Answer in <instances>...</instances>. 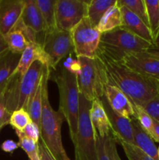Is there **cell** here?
Here are the masks:
<instances>
[{"instance_id": "44", "label": "cell", "mask_w": 159, "mask_h": 160, "mask_svg": "<svg viewBox=\"0 0 159 160\" xmlns=\"http://www.w3.org/2000/svg\"><path fill=\"white\" fill-rule=\"evenodd\" d=\"M2 128H3V127H1V128H0V132H1V131H2Z\"/></svg>"}, {"instance_id": "9", "label": "cell", "mask_w": 159, "mask_h": 160, "mask_svg": "<svg viewBox=\"0 0 159 160\" xmlns=\"http://www.w3.org/2000/svg\"><path fill=\"white\" fill-rule=\"evenodd\" d=\"M41 46L49 59L51 70H55L63 58L74 52L71 33L58 28L45 33Z\"/></svg>"}, {"instance_id": "37", "label": "cell", "mask_w": 159, "mask_h": 160, "mask_svg": "<svg viewBox=\"0 0 159 160\" xmlns=\"http://www.w3.org/2000/svg\"><path fill=\"white\" fill-rule=\"evenodd\" d=\"M38 156L40 160H56L42 141L38 142Z\"/></svg>"}, {"instance_id": "22", "label": "cell", "mask_w": 159, "mask_h": 160, "mask_svg": "<svg viewBox=\"0 0 159 160\" xmlns=\"http://www.w3.org/2000/svg\"><path fill=\"white\" fill-rule=\"evenodd\" d=\"M121 26V11H120L119 5L118 4V0H117V2L104 13L96 28L102 34V33L112 31Z\"/></svg>"}, {"instance_id": "27", "label": "cell", "mask_w": 159, "mask_h": 160, "mask_svg": "<svg viewBox=\"0 0 159 160\" xmlns=\"http://www.w3.org/2000/svg\"><path fill=\"white\" fill-rule=\"evenodd\" d=\"M118 3L133 12L149 28L144 0H118Z\"/></svg>"}, {"instance_id": "35", "label": "cell", "mask_w": 159, "mask_h": 160, "mask_svg": "<svg viewBox=\"0 0 159 160\" xmlns=\"http://www.w3.org/2000/svg\"><path fill=\"white\" fill-rule=\"evenodd\" d=\"M11 114L8 112L6 107L2 94H0V128L6 127L9 124V120Z\"/></svg>"}, {"instance_id": "23", "label": "cell", "mask_w": 159, "mask_h": 160, "mask_svg": "<svg viewBox=\"0 0 159 160\" xmlns=\"http://www.w3.org/2000/svg\"><path fill=\"white\" fill-rule=\"evenodd\" d=\"M2 37L9 51L16 54H22L30 43L23 31L17 28H13Z\"/></svg>"}, {"instance_id": "16", "label": "cell", "mask_w": 159, "mask_h": 160, "mask_svg": "<svg viewBox=\"0 0 159 160\" xmlns=\"http://www.w3.org/2000/svg\"><path fill=\"white\" fill-rule=\"evenodd\" d=\"M119 7L121 11L122 27L140 37V38L151 42V44L154 43L149 28L137 15H135L127 8L121 5H119Z\"/></svg>"}, {"instance_id": "43", "label": "cell", "mask_w": 159, "mask_h": 160, "mask_svg": "<svg viewBox=\"0 0 159 160\" xmlns=\"http://www.w3.org/2000/svg\"><path fill=\"white\" fill-rule=\"evenodd\" d=\"M34 160H40V159H39V156L37 158H36V159H34Z\"/></svg>"}, {"instance_id": "34", "label": "cell", "mask_w": 159, "mask_h": 160, "mask_svg": "<svg viewBox=\"0 0 159 160\" xmlns=\"http://www.w3.org/2000/svg\"><path fill=\"white\" fill-rule=\"evenodd\" d=\"M23 132L24 133L25 135L28 137L29 138L32 139L35 142H39V139L41 138V132H40V128L37 126L36 123L34 122L30 123L23 130Z\"/></svg>"}, {"instance_id": "30", "label": "cell", "mask_w": 159, "mask_h": 160, "mask_svg": "<svg viewBox=\"0 0 159 160\" xmlns=\"http://www.w3.org/2000/svg\"><path fill=\"white\" fill-rule=\"evenodd\" d=\"M116 143H118L123 147L128 160H154L135 145L126 143L123 141H116Z\"/></svg>"}, {"instance_id": "15", "label": "cell", "mask_w": 159, "mask_h": 160, "mask_svg": "<svg viewBox=\"0 0 159 160\" xmlns=\"http://www.w3.org/2000/svg\"><path fill=\"white\" fill-rule=\"evenodd\" d=\"M20 20L25 27L34 33L38 43V34L43 40L45 33V24L35 0H25L24 8ZM39 44V43H38Z\"/></svg>"}, {"instance_id": "25", "label": "cell", "mask_w": 159, "mask_h": 160, "mask_svg": "<svg viewBox=\"0 0 159 160\" xmlns=\"http://www.w3.org/2000/svg\"><path fill=\"white\" fill-rule=\"evenodd\" d=\"M44 75V73H43ZM43 84L44 78L42 76L40 83L36 89L35 92L31 98V102L27 108V112L31 117L32 122L37 124V126L40 128L41 123V116L42 110V92H43Z\"/></svg>"}, {"instance_id": "36", "label": "cell", "mask_w": 159, "mask_h": 160, "mask_svg": "<svg viewBox=\"0 0 159 160\" xmlns=\"http://www.w3.org/2000/svg\"><path fill=\"white\" fill-rule=\"evenodd\" d=\"M116 144L115 138L112 135V134H111L108 138V152L110 160H122L117 152Z\"/></svg>"}, {"instance_id": "5", "label": "cell", "mask_w": 159, "mask_h": 160, "mask_svg": "<svg viewBox=\"0 0 159 160\" xmlns=\"http://www.w3.org/2000/svg\"><path fill=\"white\" fill-rule=\"evenodd\" d=\"M59 92V110L62 112L70 130L73 144L76 139L80 110V91L77 74L62 67L55 77Z\"/></svg>"}, {"instance_id": "3", "label": "cell", "mask_w": 159, "mask_h": 160, "mask_svg": "<svg viewBox=\"0 0 159 160\" xmlns=\"http://www.w3.org/2000/svg\"><path fill=\"white\" fill-rule=\"evenodd\" d=\"M46 67L40 61H35L23 76L17 73L12 74L2 93L9 113L19 109L27 110Z\"/></svg>"}, {"instance_id": "21", "label": "cell", "mask_w": 159, "mask_h": 160, "mask_svg": "<svg viewBox=\"0 0 159 160\" xmlns=\"http://www.w3.org/2000/svg\"><path fill=\"white\" fill-rule=\"evenodd\" d=\"M117 2V0H91L87 3V17L90 24L96 28L106 12Z\"/></svg>"}, {"instance_id": "17", "label": "cell", "mask_w": 159, "mask_h": 160, "mask_svg": "<svg viewBox=\"0 0 159 160\" xmlns=\"http://www.w3.org/2000/svg\"><path fill=\"white\" fill-rule=\"evenodd\" d=\"M35 61H40L45 66L49 67V59L41 45L35 42H30L29 45L21 54L20 62L14 73L23 76L31 67V64Z\"/></svg>"}, {"instance_id": "2", "label": "cell", "mask_w": 159, "mask_h": 160, "mask_svg": "<svg viewBox=\"0 0 159 160\" xmlns=\"http://www.w3.org/2000/svg\"><path fill=\"white\" fill-rule=\"evenodd\" d=\"M50 68L46 67L44 72V84L42 92V110L41 116V139L56 160H71L67 156L62 142V124L65 120L60 110L55 111L48 100V83Z\"/></svg>"}, {"instance_id": "40", "label": "cell", "mask_w": 159, "mask_h": 160, "mask_svg": "<svg viewBox=\"0 0 159 160\" xmlns=\"http://www.w3.org/2000/svg\"><path fill=\"white\" fill-rule=\"evenodd\" d=\"M9 51L7 45H6V42H5L4 38L2 36L0 35V59L6 54L7 52Z\"/></svg>"}, {"instance_id": "7", "label": "cell", "mask_w": 159, "mask_h": 160, "mask_svg": "<svg viewBox=\"0 0 159 160\" xmlns=\"http://www.w3.org/2000/svg\"><path fill=\"white\" fill-rule=\"evenodd\" d=\"M92 102L80 94V110L75 148V160H98L97 138L90 118Z\"/></svg>"}, {"instance_id": "33", "label": "cell", "mask_w": 159, "mask_h": 160, "mask_svg": "<svg viewBox=\"0 0 159 160\" xmlns=\"http://www.w3.org/2000/svg\"><path fill=\"white\" fill-rule=\"evenodd\" d=\"M141 108H143L151 116L153 120L159 123V95L147 102Z\"/></svg>"}, {"instance_id": "42", "label": "cell", "mask_w": 159, "mask_h": 160, "mask_svg": "<svg viewBox=\"0 0 159 160\" xmlns=\"http://www.w3.org/2000/svg\"><path fill=\"white\" fill-rule=\"evenodd\" d=\"M157 156H158V160H159V147L157 148Z\"/></svg>"}, {"instance_id": "26", "label": "cell", "mask_w": 159, "mask_h": 160, "mask_svg": "<svg viewBox=\"0 0 159 160\" xmlns=\"http://www.w3.org/2000/svg\"><path fill=\"white\" fill-rule=\"evenodd\" d=\"M144 2L147 13L149 29L154 42L159 35V1L144 0Z\"/></svg>"}, {"instance_id": "1", "label": "cell", "mask_w": 159, "mask_h": 160, "mask_svg": "<svg viewBox=\"0 0 159 160\" xmlns=\"http://www.w3.org/2000/svg\"><path fill=\"white\" fill-rule=\"evenodd\" d=\"M101 58L107 71L108 84L121 90L132 105L143 107L147 102L159 95V81L142 76L122 62Z\"/></svg>"}, {"instance_id": "29", "label": "cell", "mask_w": 159, "mask_h": 160, "mask_svg": "<svg viewBox=\"0 0 159 160\" xmlns=\"http://www.w3.org/2000/svg\"><path fill=\"white\" fill-rule=\"evenodd\" d=\"M32 122L27 111L24 109H19L11 113L9 120V124L15 131H23L30 123Z\"/></svg>"}, {"instance_id": "13", "label": "cell", "mask_w": 159, "mask_h": 160, "mask_svg": "<svg viewBox=\"0 0 159 160\" xmlns=\"http://www.w3.org/2000/svg\"><path fill=\"white\" fill-rule=\"evenodd\" d=\"M25 0H0V35L12 31L21 18Z\"/></svg>"}, {"instance_id": "41", "label": "cell", "mask_w": 159, "mask_h": 160, "mask_svg": "<svg viewBox=\"0 0 159 160\" xmlns=\"http://www.w3.org/2000/svg\"><path fill=\"white\" fill-rule=\"evenodd\" d=\"M149 51H152V52H155L159 53V35L158 37L157 38L154 42L153 43V45H151V48H149Z\"/></svg>"}, {"instance_id": "28", "label": "cell", "mask_w": 159, "mask_h": 160, "mask_svg": "<svg viewBox=\"0 0 159 160\" xmlns=\"http://www.w3.org/2000/svg\"><path fill=\"white\" fill-rule=\"evenodd\" d=\"M15 132L19 138V147L26 153L29 160H34L38 157V143L26 137L23 131H15Z\"/></svg>"}, {"instance_id": "6", "label": "cell", "mask_w": 159, "mask_h": 160, "mask_svg": "<svg viewBox=\"0 0 159 160\" xmlns=\"http://www.w3.org/2000/svg\"><path fill=\"white\" fill-rule=\"evenodd\" d=\"M80 65L77 82L80 94L93 102L104 96L105 86L108 84L107 71L99 56L94 58L76 57Z\"/></svg>"}, {"instance_id": "14", "label": "cell", "mask_w": 159, "mask_h": 160, "mask_svg": "<svg viewBox=\"0 0 159 160\" xmlns=\"http://www.w3.org/2000/svg\"><path fill=\"white\" fill-rule=\"evenodd\" d=\"M104 96L111 108L115 112L126 117L128 120L136 118L133 105L128 97L115 86L107 84L104 89Z\"/></svg>"}, {"instance_id": "39", "label": "cell", "mask_w": 159, "mask_h": 160, "mask_svg": "<svg viewBox=\"0 0 159 160\" xmlns=\"http://www.w3.org/2000/svg\"><path fill=\"white\" fill-rule=\"evenodd\" d=\"M151 138L153 141L159 142V123L154 120H153V131Z\"/></svg>"}, {"instance_id": "11", "label": "cell", "mask_w": 159, "mask_h": 160, "mask_svg": "<svg viewBox=\"0 0 159 160\" xmlns=\"http://www.w3.org/2000/svg\"><path fill=\"white\" fill-rule=\"evenodd\" d=\"M122 63L142 76L159 81V53L149 50L132 53Z\"/></svg>"}, {"instance_id": "12", "label": "cell", "mask_w": 159, "mask_h": 160, "mask_svg": "<svg viewBox=\"0 0 159 160\" xmlns=\"http://www.w3.org/2000/svg\"><path fill=\"white\" fill-rule=\"evenodd\" d=\"M101 100L110 123L112 134L115 141H123L133 145V135L130 120L115 112L111 108L104 96L101 97Z\"/></svg>"}, {"instance_id": "31", "label": "cell", "mask_w": 159, "mask_h": 160, "mask_svg": "<svg viewBox=\"0 0 159 160\" xmlns=\"http://www.w3.org/2000/svg\"><path fill=\"white\" fill-rule=\"evenodd\" d=\"M133 108L134 111H135L136 118L138 120L139 123L142 127V128L151 137L153 131V119L143 108L140 107V106H134V105Z\"/></svg>"}, {"instance_id": "19", "label": "cell", "mask_w": 159, "mask_h": 160, "mask_svg": "<svg viewBox=\"0 0 159 160\" xmlns=\"http://www.w3.org/2000/svg\"><path fill=\"white\" fill-rule=\"evenodd\" d=\"M90 118L97 135L106 137L112 133L110 123L101 98H97L92 102L90 109Z\"/></svg>"}, {"instance_id": "4", "label": "cell", "mask_w": 159, "mask_h": 160, "mask_svg": "<svg viewBox=\"0 0 159 160\" xmlns=\"http://www.w3.org/2000/svg\"><path fill=\"white\" fill-rule=\"evenodd\" d=\"M152 45L121 26L101 34L98 55L112 62H122L129 55L147 51Z\"/></svg>"}, {"instance_id": "38", "label": "cell", "mask_w": 159, "mask_h": 160, "mask_svg": "<svg viewBox=\"0 0 159 160\" xmlns=\"http://www.w3.org/2000/svg\"><path fill=\"white\" fill-rule=\"evenodd\" d=\"M18 148V142H14L13 140H6L1 145L2 150L7 153H12Z\"/></svg>"}, {"instance_id": "20", "label": "cell", "mask_w": 159, "mask_h": 160, "mask_svg": "<svg viewBox=\"0 0 159 160\" xmlns=\"http://www.w3.org/2000/svg\"><path fill=\"white\" fill-rule=\"evenodd\" d=\"M21 54L8 51L0 59V94L2 93L8 81L16 71Z\"/></svg>"}, {"instance_id": "24", "label": "cell", "mask_w": 159, "mask_h": 160, "mask_svg": "<svg viewBox=\"0 0 159 160\" xmlns=\"http://www.w3.org/2000/svg\"><path fill=\"white\" fill-rule=\"evenodd\" d=\"M45 24V32L56 29L55 2L56 0H35Z\"/></svg>"}, {"instance_id": "18", "label": "cell", "mask_w": 159, "mask_h": 160, "mask_svg": "<svg viewBox=\"0 0 159 160\" xmlns=\"http://www.w3.org/2000/svg\"><path fill=\"white\" fill-rule=\"evenodd\" d=\"M133 135V145L140 148L142 152L154 160H158L157 148L154 145L153 139L142 128L137 118L130 120Z\"/></svg>"}, {"instance_id": "10", "label": "cell", "mask_w": 159, "mask_h": 160, "mask_svg": "<svg viewBox=\"0 0 159 160\" xmlns=\"http://www.w3.org/2000/svg\"><path fill=\"white\" fill-rule=\"evenodd\" d=\"M87 3L84 0H56V28L70 32L87 17Z\"/></svg>"}, {"instance_id": "32", "label": "cell", "mask_w": 159, "mask_h": 160, "mask_svg": "<svg viewBox=\"0 0 159 160\" xmlns=\"http://www.w3.org/2000/svg\"><path fill=\"white\" fill-rule=\"evenodd\" d=\"M110 134L106 137H100L96 134L98 160H110L108 152V138Z\"/></svg>"}, {"instance_id": "8", "label": "cell", "mask_w": 159, "mask_h": 160, "mask_svg": "<svg viewBox=\"0 0 159 160\" xmlns=\"http://www.w3.org/2000/svg\"><path fill=\"white\" fill-rule=\"evenodd\" d=\"M70 33L76 57L94 58L98 56L101 33L90 24L87 17L83 19Z\"/></svg>"}, {"instance_id": "45", "label": "cell", "mask_w": 159, "mask_h": 160, "mask_svg": "<svg viewBox=\"0 0 159 160\" xmlns=\"http://www.w3.org/2000/svg\"><path fill=\"white\" fill-rule=\"evenodd\" d=\"M158 1H159V0H158Z\"/></svg>"}]
</instances>
